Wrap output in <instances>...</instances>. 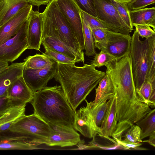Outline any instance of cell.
<instances>
[{
    "mask_svg": "<svg viewBox=\"0 0 155 155\" xmlns=\"http://www.w3.org/2000/svg\"><path fill=\"white\" fill-rule=\"evenodd\" d=\"M95 68L92 64H84L79 67L75 64L57 63L54 78L60 84L67 99L74 111L106 74Z\"/></svg>",
    "mask_w": 155,
    "mask_h": 155,
    "instance_id": "6da1fadb",
    "label": "cell"
},
{
    "mask_svg": "<svg viewBox=\"0 0 155 155\" xmlns=\"http://www.w3.org/2000/svg\"><path fill=\"white\" fill-rule=\"evenodd\" d=\"M34 113L49 125L73 128L75 112L61 85L47 87L34 93Z\"/></svg>",
    "mask_w": 155,
    "mask_h": 155,
    "instance_id": "7a4b0ae2",
    "label": "cell"
},
{
    "mask_svg": "<svg viewBox=\"0 0 155 155\" xmlns=\"http://www.w3.org/2000/svg\"><path fill=\"white\" fill-rule=\"evenodd\" d=\"M42 38H56L66 45L84 54L66 19L58 8L56 0H51L41 13Z\"/></svg>",
    "mask_w": 155,
    "mask_h": 155,
    "instance_id": "3957f363",
    "label": "cell"
},
{
    "mask_svg": "<svg viewBox=\"0 0 155 155\" xmlns=\"http://www.w3.org/2000/svg\"><path fill=\"white\" fill-rule=\"evenodd\" d=\"M149 55V38L141 41L134 30L131 36L130 55L136 90L140 88L146 79Z\"/></svg>",
    "mask_w": 155,
    "mask_h": 155,
    "instance_id": "277c9868",
    "label": "cell"
},
{
    "mask_svg": "<svg viewBox=\"0 0 155 155\" xmlns=\"http://www.w3.org/2000/svg\"><path fill=\"white\" fill-rule=\"evenodd\" d=\"M9 130L28 136L39 145L45 144L52 132L50 125L34 113L22 117Z\"/></svg>",
    "mask_w": 155,
    "mask_h": 155,
    "instance_id": "5b68a950",
    "label": "cell"
},
{
    "mask_svg": "<svg viewBox=\"0 0 155 155\" xmlns=\"http://www.w3.org/2000/svg\"><path fill=\"white\" fill-rule=\"evenodd\" d=\"M94 1L97 18L105 23L110 30L124 34H129L132 32L110 0Z\"/></svg>",
    "mask_w": 155,
    "mask_h": 155,
    "instance_id": "8992f818",
    "label": "cell"
},
{
    "mask_svg": "<svg viewBox=\"0 0 155 155\" xmlns=\"http://www.w3.org/2000/svg\"><path fill=\"white\" fill-rule=\"evenodd\" d=\"M82 50L85 49L81 10L72 0H56Z\"/></svg>",
    "mask_w": 155,
    "mask_h": 155,
    "instance_id": "52a82bcc",
    "label": "cell"
},
{
    "mask_svg": "<svg viewBox=\"0 0 155 155\" xmlns=\"http://www.w3.org/2000/svg\"><path fill=\"white\" fill-rule=\"evenodd\" d=\"M28 48L25 22L15 36L0 45V61L12 62Z\"/></svg>",
    "mask_w": 155,
    "mask_h": 155,
    "instance_id": "ba28073f",
    "label": "cell"
},
{
    "mask_svg": "<svg viewBox=\"0 0 155 155\" xmlns=\"http://www.w3.org/2000/svg\"><path fill=\"white\" fill-rule=\"evenodd\" d=\"M57 63L40 69H27L24 67L22 76L27 84L34 93L47 86L48 82L54 78Z\"/></svg>",
    "mask_w": 155,
    "mask_h": 155,
    "instance_id": "9c48e42d",
    "label": "cell"
},
{
    "mask_svg": "<svg viewBox=\"0 0 155 155\" xmlns=\"http://www.w3.org/2000/svg\"><path fill=\"white\" fill-rule=\"evenodd\" d=\"M107 42L101 50L107 52L117 58L130 53L131 36L106 29Z\"/></svg>",
    "mask_w": 155,
    "mask_h": 155,
    "instance_id": "30bf717a",
    "label": "cell"
},
{
    "mask_svg": "<svg viewBox=\"0 0 155 155\" xmlns=\"http://www.w3.org/2000/svg\"><path fill=\"white\" fill-rule=\"evenodd\" d=\"M38 143L26 135L9 130L0 132V150H33Z\"/></svg>",
    "mask_w": 155,
    "mask_h": 155,
    "instance_id": "8fae6325",
    "label": "cell"
},
{
    "mask_svg": "<svg viewBox=\"0 0 155 155\" xmlns=\"http://www.w3.org/2000/svg\"><path fill=\"white\" fill-rule=\"evenodd\" d=\"M51 134L45 144L50 146L61 147L76 145L82 141L80 134L74 128L50 125Z\"/></svg>",
    "mask_w": 155,
    "mask_h": 155,
    "instance_id": "7c38bea8",
    "label": "cell"
},
{
    "mask_svg": "<svg viewBox=\"0 0 155 155\" xmlns=\"http://www.w3.org/2000/svg\"><path fill=\"white\" fill-rule=\"evenodd\" d=\"M32 10L33 5L29 3L0 26V45L16 34Z\"/></svg>",
    "mask_w": 155,
    "mask_h": 155,
    "instance_id": "4fadbf2b",
    "label": "cell"
},
{
    "mask_svg": "<svg viewBox=\"0 0 155 155\" xmlns=\"http://www.w3.org/2000/svg\"><path fill=\"white\" fill-rule=\"evenodd\" d=\"M26 23L28 49L40 51L42 33L41 13L32 10Z\"/></svg>",
    "mask_w": 155,
    "mask_h": 155,
    "instance_id": "5bb4252c",
    "label": "cell"
},
{
    "mask_svg": "<svg viewBox=\"0 0 155 155\" xmlns=\"http://www.w3.org/2000/svg\"><path fill=\"white\" fill-rule=\"evenodd\" d=\"M73 128L85 137H95L99 133L86 107H81L75 112Z\"/></svg>",
    "mask_w": 155,
    "mask_h": 155,
    "instance_id": "9a60e30c",
    "label": "cell"
},
{
    "mask_svg": "<svg viewBox=\"0 0 155 155\" xmlns=\"http://www.w3.org/2000/svg\"><path fill=\"white\" fill-rule=\"evenodd\" d=\"M24 67V62L13 63L0 72V97L8 96L9 87L22 75Z\"/></svg>",
    "mask_w": 155,
    "mask_h": 155,
    "instance_id": "2e32d148",
    "label": "cell"
},
{
    "mask_svg": "<svg viewBox=\"0 0 155 155\" xmlns=\"http://www.w3.org/2000/svg\"><path fill=\"white\" fill-rule=\"evenodd\" d=\"M115 97L114 95L107 101L106 113L100 128L99 136L108 139L114 133L117 127Z\"/></svg>",
    "mask_w": 155,
    "mask_h": 155,
    "instance_id": "e0dca14e",
    "label": "cell"
},
{
    "mask_svg": "<svg viewBox=\"0 0 155 155\" xmlns=\"http://www.w3.org/2000/svg\"><path fill=\"white\" fill-rule=\"evenodd\" d=\"M41 44L44 47L65 54L79 62H84V54L79 53L56 38L45 36L42 38Z\"/></svg>",
    "mask_w": 155,
    "mask_h": 155,
    "instance_id": "ac0fdd59",
    "label": "cell"
},
{
    "mask_svg": "<svg viewBox=\"0 0 155 155\" xmlns=\"http://www.w3.org/2000/svg\"><path fill=\"white\" fill-rule=\"evenodd\" d=\"M33 95V92L27 84L22 75L10 86L7 96L12 99L27 104L31 101Z\"/></svg>",
    "mask_w": 155,
    "mask_h": 155,
    "instance_id": "d6986e66",
    "label": "cell"
},
{
    "mask_svg": "<svg viewBox=\"0 0 155 155\" xmlns=\"http://www.w3.org/2000/svg\"><path fill=\"white\" fill-rule=\"evenodd\" d=\"M29 3L27 0H0V26Z\"/></svg>",
    "mask_w": 155,
    "mask_h": 155,
    "instance_id": "ffe728a7",
    "label": "cell"
},
{
    "mask_svg": "<svg viewBox=\"0 0 155 155\" xmlns=\"http://www.w3.org/2000/svg\"><path fill=\"white\" fill-rule=\"evenodd\" d=\"M26 103L15 106L0 116V132L8 130L11 127L25 115Z\"/></svg>",
    "mask_w": 155,
    "mask_h": 155,
    "instance_id": "44dd1931",
    "label": "cell"
},
{
    "mask_svg": "<svg viewBox=\"0 0 155 155\" xmlns=\"http://www.w3.org/2000/svg\"><path fill=\"white\" fill-rule=\"evenodd\" d=\"M130 18L134 24L146 25L155 31V8H144L130 11Z\"/></svg>",
    "mask_w": 155,
    "mask_h": 155,
    "instance_id": "7402d4cb",
    "label": "cell"
},
{
    "mask_svg": "<svg viewBox=\"0 0 155 155\" xmlns=\"http://www.w3.org/2000/svg\"><path fill=\"white\" fill-rule=\"evenodd\" d=\"M86 107L93 120L94 125L101 134L100 128L104 118L107 107V101L99 103L88 102L86 99Z\"/></svg>",
    "mask_w": 155,
    "mask_h": 155,
    "instance_id": "603a6c76",
    "label": "cell"
},
{
    "mask_svg": "<svg viewBox=\"0 0 155 155\" xmlns=\"http://www.w3.org/2000/svg\"><path fill=\"white\" fill-rule=\"evenodd\" d=\"M95 97L94 102L99 103L108 100L114 94L113 84L106 74L103 77L95 89Z\"/></svg>",
    "mask_w": 155,
    "mask_h": 155,
    "instance_id": "cb8c5ba5",
    "label": "cell"
},
{
    "mask_svg": "<svg viewBox=\"0 0 155 155\" xmlns=\"http://www.w3.org/2000/svg\"><path fill=\"white\" fill-rule=\"evenodd\" d=\"M136 91L140 99L150 107H155V81L146 80L140 88Z\"/></svg>",
    "mask_w": 155,
    "mask_h": 155,
    "instance_id": "d4e9b609",
    "label": "cell"
},
{
    "mask_svg": "<svg viewBox=\"0 0 155 155\" xmlns=\"http://www.w3.org/2000/svg\"><path fill=\"white\" fill-rule=\"evenodd\" d=\"M135 124L141 129V140L155 135V109L151 110L144 117Z\"/></svg>",
    "mask_w": 155,
    "mask_h": 155,
    "instance_id": "484cf974",
    "label": "cell"
},
{
    "mask_svg": "<svg viewBox=\"0 0 155 155\" xmlns=\"http://www.w3.org/2000/svg\"><path fill=\"white\" fill-rule=\"evenodd\" d=\"M24 67L27 69H40L45 68L55 61L42 54L29 56L24 59Z\"/></svg>",
    "mask_w": 155,
    "mask_h": 155,
    "instance_id": "4316f807",
    "label": "cell"
},
{
    "mask_svg": "<svg viewBox=\"0 0 155 155\" xmlns=\"http://www.w3.org/2000/svg\"><path fill=\"white\" fill-rule=\"evenodd\" d=\"M81 18L85 50V54L88 56H93L96 53L92 30L82 17Z\"/></svg>",
    "mask_w": 155,
    "mask_h": 155,
    "instance_id": "83f0119b",
    "label": "cell"
},
{
    "mask_svg": "<svg viewBox=\"0 0 155 155\" xmlns=\"http://www.w3.org/2000/svg\"><path fill=\"white\" fill-rule=\"evenodd\" d=\"M150 55L146 78L155 81V35L149 37Z\"/></svg>",
    "mask_w": 155,
    "mask_h": 155,
    "instance_id": "f1b7e54d",
    "label": "cell"
},
{
    "mask_svg": "<svg viewBox=\"0 0 155 155\" xmlns=\"http://www.w3.org/2000/svg\"><path fill=\"white\" fill-rule=\"evenodd\" d=\"M116 8L120 16L129 29L132 31L133 26L131 22L130 11L128 9L127 3L118 2L114 0H110Z\"/></svg>",
    "mask_w": 155,
    "mask_h": 155,
    "instance_id": "f546056e",
    "label": "cell"
},
{
    "mask_svg": "<svg viewBox=\"0 0 155 155\" xmlns=\"http://www.w3.org/2000/svg\"><path fill=\"white\" fill-rule=\"evenodd\" d=\"M45 51L42 54L53 59L57 63L63 64H74L79 62L77 60L72 58L63 54L56 52L44 47Z\"/></svg>",
    "mask_w": 155,
    "mask_h": 155,
    "instance_id": "4dcf8cb0",
    "label": "cell"
},
{
    "mask_svg": "<svg viewBox=\"0 0 155 155\" xmlns=\"http://www.w3.org/2000/svg\"><path fill=\"white\" fill-rule=\"evenodd\" d=\"M91 28L95 47L101 50L105 46L106 43V29L97 27Z\"/></svg>",
    "mask_w": 155,
    "mask_h": 155,
    "instance_id": "1f68e13d",
    "label": "cell"
},
{
    "mask_svg": "<svg viewBox=\"0 0 155 155\" xmlns=\"http://www.w3.org/2000/svg\"><path fill=\"white\" fill-rule=\"evenodd\" d=\"M141 129L137 125L133 124L125 132L123 136L124 141L134 143L142 142L140 139Z\"/></svg>",
    "mask_w": 155,
    "mask_h": 155,
    "instance_id": "d6a6232c",
    "label": "cell"
},
{
    "mask_svg": "<svg viewBox=\"0 0 155 155\" xmlns=\"http://www.w3.org/2000/svg\"><path fill=\"white\" fill-rule=\"evenodd\" d=\"M117 59L110 54L101 50L98 53L95 54L94 59L91 61V64L95 68L106 66L113 60Z\"/></svg>",
    "mask_w": 155,
    "mask_h": 155,
    "instance_id": "836d02e7",
    "label": "cell"
},
{
    "mask_svg": "<svg viewBox=\"0 0 155 155\" xmlns=\"http://www.w3.org/2000/svg\"><path fill=\"white\" fill-rule=\"evenodd\" d=\"M24 103H25L15 100L8 96L0 97V116L12 108Z\"/></svg>",
    "mask_w": 155,
    "mask_h": 155,
    "instance_id": "e575fe53",
    "label": "cell"
},
{
    "mask_svg": "<svg viewBox=\"0 0 155 155\" xmlns=\"http://www.w3.org/2000/svg\"><path fill=\"white\" fill-rule=\"evenodd\" d=\"M72 0L81 11L97 17L94 0Z\"/></svg>",
    "mask_w": 155,
    "mask_h": 155,
    "instance_id": "d590c367",
    "label": "cell"
},
{
    "mask_svg": "<svg viewBox=\"0 0 155 155\" xmlns=\"http://www.w3.org/2000/svg\"><path fill=\"white\" fill-rule=\"evenodd\" d=\"M81 14L83 19L90 28L97 27L110 30L105 23L97 17L92 16L81 10Z\"/></svg>",
    "mask_w": 155,
    "mask_h": 155,
    "instance_id": "8d00e7d4",
    "label": "cell"
},
{
    "mask_svg": "<svg viewBox=\"0 0 155 155\" xmlns=\"http://www.w3.org/2000/svg\"><path fill=\"white\" fill-rule=\"evenodd\" d=\"M139 37L145 39L155 35V31L150 26L143 25L133 24Z\"/></svg>",
    "mask_w": 155,
    "mask_h": 155,
    "instance_id": "74e56055",
    "label": "cell"
},
{
    "mask_svg": "<svg viewBox=\"0 0 155 155\" xmlns=\"http://www.w3.org/2000/svg\"><path fill=\"white\" fill-rule=\"evenodd\" d=\"M155 2V0H133L127 3V5L128 9L130 11L145 8Z\"/></svg>",
    "mask_w": 155,
    "mask_h": 155,
    "instance_id": "f35d334b",
    "label": "cell"
},
{
    "mask_svg": "<svg viewBox=\"0 0 155 155\" xmlns=\"http://www.w3.org/2000/svg\"><path fill=\"white\" fill-rule=\"evenodd\" d=\"M114 140L117 143L122 146L125 150H146L147 149L140 147V146L141 145L140 143H134L124 141L121 139L119 140L117 139H114Z\"/></svg>",
    "mask_w": 155,
    "mask_h": 155,
    "instance_id": "ab89813d",
    "label": "cell"
},
{
    "mask_svg": "<svg viewBox=\"0 0 155 155\" xmlns=\"http://www.w3.org/2000/svg\"><path fill=\"white\" fill-rule=\"evenodd\" d=\"M33 5L39 7L41 5H47L51 0H27Z\"/></svg>",
    "mask_w": 155,
    "mask_h": 155,
    "instance_id": "60d3db41",
    "label": "cell"
},
{
    "mask_svg": "<svg viewBox=\"0 0 155 155\" xmlns=\"http://www.w3.org/2000/svg\"><path fill=\"white\" fill-rule=\"evenodd\" d=\"M149 137L148 140L142 141V142L148 143L151 145L155 147V135H151Z\"/></svg>",
    "mask_w": 155,
    "mask_h": 155,
    "instance_id": "b9f144b4",
    "label": "cell"
},
{
    "mask_svg": "<svg viewBox=\"0 0 155 155\" xmlns=\"http://www.w3.org/2000/svg\"><path fill=\"white\" fill-rule=\"evenodd\" d=\"M8 66V62L0 61V67L3 66Z\"/></svg>",
    "mask_w": 155,
    "mask_h": 155,
    "instance_id": "7bdbcfd3",
    "label": "cell"
},
{
    "mask_svg": "<svg viewBox=\"0 0 155 155\" xmlns=\"http://www.w3.org/2000/svg\"><path fill=\"white\" fill-rule=\"evenodd\" d=\"M115 1L118 2H122L128 3L133 0H114Z\"/></svg>",
    "mask_w": 155,
    "mask_h": 155,
    "instance_id": "ee69618b",
    "label": "cell"
},
{
    "mask_svg": "<svg viewBox=\"0 0 155 155\" xmlns=\"http://www.w3.org/2000/svg\"><path fill=\"white\" fill-rule=\"evenodd\" d=\"M8 66H3L0 67V72L6 68Z\"/></svg>",
    "mask_w": 155,
    "mask_h": 155,
    "instance_id": "f6af8a7d",
    "label": "cell"
}]
</instances>
